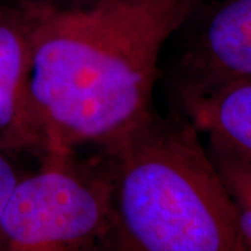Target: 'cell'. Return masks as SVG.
I'll use <instances>...</instances> for the list:
<instances>
[{
	"label": "cell",
	"instance_id": "4",
	"mask_svg": "<svg viewBox=\"0 0 251 251\" xmlns=\"http://www.w3.org/2000/svg\"><path fill=\"white\" fill-rule=\"evenodd\" d=\"M31 35L27 14L16 6L0 7V148L14 156L45 147L31 97Z\"/></svg>",
	"mask_w": 251,
	"mask_h": 251
},
{
	"label": "cell",
	"instance_id": "7",
	"mask_svg": "<svg viewBox=\"0 0 251 251\" xmlns=\"http://www.w3.org/2000/svg\"><path fill=\"white\" fill-rule=\"evenodd\" d=\"M206 150L233 201L243 242L251 251V162L215 147Z\"/></svg>",
	"mask_w": 251,
	"mask_h": 251
},
{
	"label": "cell",
	"instance_id": "2",
	"mask_svg": "<svg viewBox=\"0 0 251 251\" xmlns=\"http://www.w3.org/2000/svg\"><path fill=\"white\" fill-rule=\"evenodd\" d=\"M103 155L117 251H249L233 201L188 120L153 113Z\"/></svg>",
	"mask_w": 251,
	"mask_h": 251
},
{
	"label": "cell",
	"instance_id": "1",
	"mask_svg": "<svg viewBox=\"0 0 251 251\" xmlns=\"http://www.w3.org/2000/svg\"><path fill=\"white\" fill-rule=\"evenodd\" d=\"M18 3L29 23L31 97L44 153L85 145L105 152L152 116L162 49L196 6V0H97L82 9Z\"/></svg>",
	"mask_w": 251,
	"mask_h": 251
},
{
	"label": "cell",
	"instance_id": "5",
	"mask_svg": "<svg viewBox=\"0 0 251 251\" xmlns=\"http://www.w3.org/2000/svg\"><path fill=\"white\" fill-rule=\"evenodd\" d=\"M181 97L251 78V0H227L184 59Z\"/></svg>",
	"mask_w": 251,
	"mask_h": 251
},
{
	"label": "cell",
	"instance_id": "10",
	"mask_svg": "<svg viewBox=\"0 0 251 251\" xmlns=\"http://www.w3.org/2000/svg\"><path fill=\"white\" fill-rule=\"evenodd\" d=\"M31 1H45V0H31Z\"/></svg>",
	"mask_w": 251,
	"mask_h": 251
},
{
	"label": "cell",
	"instance_id": "3",
	"mask_svg": "<svg viewBox=\"0 0 251 251\" xmlns=\"http://www.w3.org/2000/svg\"><path fill=\"white\" fill-rule=\"evenodd\" d=\"M23 175L0 221V251H98L112 229L108 162L74 151L39 156Z\"/></svg>",
	"mask_w": 251,
	"mask_h": 251
},
{
	"label": "cell",
	"instance_id": "6",
	"mask_svg": "<svg viewBox=\"0 0 251 251\" xmlns=\"http://www.w3.org/2000/svg\"><path fill=\"white\" fill-rule=\"evenodd\" d=\"M181 99L187 120L209 147L251 162V78Z\"/></svg>",
	"mask_w": 251,
	"mask_h": 251
},
{
	"label": "cell",
	"instance_id": "8",
	"mask_svg": "<svg viewBox=\"0 0 251 251\" xmlns=\"http://www.w3.org/2000/svg\"><path fill=\"white\" fill-rule=\"evenodd\" d=\"M23 173L18 171L14 162V155L6 152L0 148V221L9 198Z\"/></svg>",
	"mask_w": 251,
	"mask_h": 251
},
{
	"label": "cell",
	"instance_id": "9",
	"mask_svg": "<svg viewBox=\"0 0 251 251\" xmlns=\"http://www.w3.org/2000/svg\"><path fill=\"white\" fill-rule=\"evenodd\" d=\"M98 251H117V250H116V247H115V246L112 244L110 239L108 237V239H106V242L103 243V244H102V246L99 247Z\"/></svg>",
	"mask_w": 251,
	"mask_h": 251
}]
</instances>
